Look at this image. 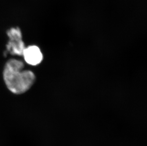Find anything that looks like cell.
I'll use <instances>...</instances> for the list:
<instances>
[{
  "label": "cell",
  "mask_w": 147,
  "mask_h": 146,
  "mask_svg": "<svg viewBox=\"0 0 147 146\" xmlns=\"http://www.w3.org/2000/svg\"><path fill=\"white\" fill-rule=\"evenodd\" d=\"M22 56L27 63L32 66L38 65L43 59L40 49L36 46H30L25 48Z\"/></svg>",
  "instance_id": "3957f363"
},
{
  "label": "cell",
  "mask_w": 147,
  "mask_h": 146,
  "mask_svg": "<svg viewBox=\"0 0 147 146\" xmlns=\"http://www.w3.org/2000/svg\"><path fill=\"white\" fill-rule=\"evenodd\" d=\"M7 35L10 40L6 45L7 52L13 55H22L25 47L20 30L13 28L7 32Z\"/></svg>",
  "instance_id": "7a4b0ae2"
},
{
  "label": "cell",
  "mask_w": 147,
  "mask_h": 146,
  "mask_svg": "<svg viewBox=\"0 0 147 146\" xmlns=\"http://www.w3.org/2000/svg\"><path fill=\"white\" fill-rule=\"evenodd\" d=\"M24 64L15 59L7 61L3 72L7 88L15 94H23L29 90L35 81V76L30 70H22Z\"/></svg>",
  "instance_id": "6da1fadb"
}]
</instances>
